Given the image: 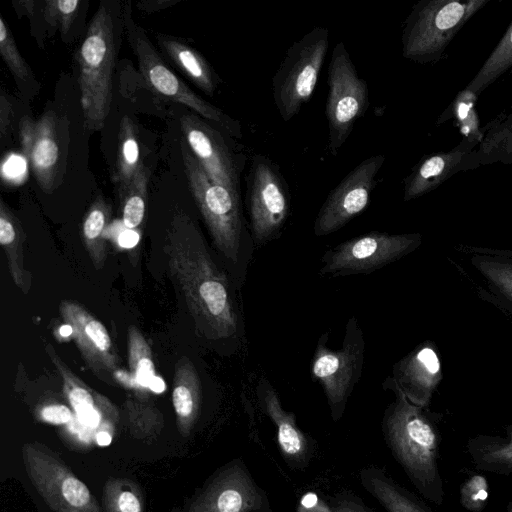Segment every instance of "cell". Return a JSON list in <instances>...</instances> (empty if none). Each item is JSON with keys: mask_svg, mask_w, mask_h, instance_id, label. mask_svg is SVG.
I'll use <instances>...</instances> for the list:
<instances>
[{"mask_svg": "<svg viewBox=\"0 0 512 512\" xmlns=\"http://www.w3.org/2000/svg\"><path fill=\"white\" fill-rule=\"evenodd\" d=\"M119 507L122 512H140V504L131 492H123L119 497Z\"/></svg>", "mask_w": 512, "mask_h": 512, "instance_id": "60d3db41", "label": "cell"}, {"mask_svg": "<svg viewBox=\"0 0 512 512\" xmlns=\"http://www.w3.org/2000/svg\"><path fill=\"white\" fill-rule=\"evenodd\" d=\"M396 401L386 410L383 434L388 448L410 482L427 500L442 505L444 485L439 467L441 437L423 407L395 387Z\"/></svg>", "mask_w": 512, "mask_h": 512, "instance_id": "7a4b0ae2", "label": "cell"}, {"mask_svg": "<svg viewBox=\"0 0 512 512\" xmlns=\"http://www.w3.org/2000/svg\"><path fill=\"white\" fill-rule=\"evenodd\" d=\"M59 312L86 365L102 381L113 383L120 360L106 327L75 301L62 300Z\"/></svg>", "mask_w": 512, "mask_h": 512, "instance_id": "9a60e30c", "label": "cell"}, {"mask_svg": "<svg viewBox=\"0 0 512 512\" xmlns=\"http://www.w3.org/2000/svg\"><path fill=\"white\" fill-rule=\"evenodd\" d=\"M96 441L100 446H107L111 443V436L107 432L101 431L97 434Z\"/></svg>", "mask_w": 512, "mask_h": 512, "instance_id": "f6af8a7d", "label": "cell"}, {"mask_svg": "<svg viewBox=\"0 0 512 512\" xmlns=\"http://www.w3.org/2000/svg\"><path fill=\"white\" fill-rule=\"evenodd\" d=\"M0 53L23 94L33 96L38 83L25 59L20 54L5 19L0 17Z\"/></svg>", "mask_w": 512, "mask_h": 512, "instance_id": "4dcf8cb0", "label": "cell"}, {"mask_svg": "<svg viewBox=\"0 0 512 512\" xmlns=\"http://www.w3.org/2000/svg\"><path fill=\"white\" fill-rule=\"evenodd\" d=\"M478 145L462 138L450 151L423 157L404 180V200L410 201L431 192L458 172L478 168Z\"/></svg>", "mask_w": 512, "mask_h": 512, "instance_id": "2e32d148", "label": "cell"}, {"mask_svg": "<svg viewBox=\"0 0 512 512\" xmlns=\"http://www.w3.org/2000/svg\"><path fill=\"white\" fill-rule=\"evenodd\" d=\"M247 206L255 242L276 237L290 212L291 195L279 166L263 154H254L246 177Z\"/></svg>", "mask_w": 512, "mask_h": 512, "instance_id": "9c48e42d", "label": "cell"}, {"mask_svg": "<svg viewBox=\"0 0 512 512\" xmlns=\"http://www.w3.org/2000/svg\"><path fill=\"white\" fill-rule=\"evenodd\" d=\"M46 352L58 371L64 393L77 414L94 408V397L91 389L67 366L54 347L46 344Z\"/></svg>", "mask_w": 512, "mask_h": 512, "instance_id": "d6a6232c", "label": "cell"}, {"mask_svg": "<svg viewBox=\"0 0 512 512\" xmlns=\"http://www.w3.org/2000/svg\"><path fill=\"white\" fill-rule=\"evenodd\" d=\"M12 105L4 93L0 96V132L4 137L11 122Z\"/></svg>", "mask_w": 512, "mask_h": 512, "instance_id": "f35d334b", "label": "cell"}, {"mask_svg": "<svg viewBox=\"0 0 512 512\" xmlns=\"http://www.w3.org/2000/svg\"><path fill=\"white\" fill-rule=\"evenodd\" d=\"M506 511L512 512V500L507 504Z\"/></svg>", "mask_w": 512, "mask_h": 512, "instance_id": "bcb514c9", "label": "cell"}, {"mask_svg": "<svg viewBox=\"0 0 512 512\" xmlns=\"http://www.w3.org/2000/svg\"><path fill=\"white\" fill-rule=\"evenodd\" d=\"M505 430V438L478 435L468 440L466 450L477 470L500 475L512 473V425Z\"/></svg>", "mask_w": 512, "mask_h": 512, "instance_id": "7402d4cb", "label": "cell"}, {"mask_svg": "<svg viewBox=\"0 0 512 512\" xmlns=\"http://www.w3.org/2000/svg\"><path fill=\"white\" fill-rule=\"evenodd\" d=\"M262 396L264 411L276 427L284 459L294 468L306 467L315 452V441L297 426L295 415L282 408L278 394L269 383L265 384Z\"/></svg>", "mask_w": 512, "mask_h": 512, "instance_id": "ac0fdd59", "label": "cell"}, {"mask_svg": "<svg viewBox=\"0 0 512 512\" xmlns=\"http://www.w3.org/2000/svg\"><path fill=\"white\" fill-rule=\"evenodd\" d=\"M329 47V31L317 26L295 41L272 78L275 106L285 122L312 97Z\"/></svg>", "mask_w": 512, "mask_h": 512, "instance_id": "8992f818", "label": "cell"}, {"mask_svg": "<svg viewBox=\"0 0 512 512\" xmlns=\"http://www.w3.org/2000/svg\"><path fill=\"white\" fill-rule=\"evenodd\" d=\"M123 17L127 40L137 58L140 72L150 88L161 96L188 106L202 118L215 123L227 135L241 138V126L237 120L199 97L169 69L145 30L132 18L130 2H123Z\"/></svg>", "mask_w": 512, "mask_h": 512, "instance_id": "5b68a950", "label": "cell"}, {"mask_svg": "<svg viewBox=\"0 0 512 512\" xmlns=\"http://www.w3.org/2000/svg\"><path fill=\"white\" fill-rule=\"evenodd\" d=\"M185 144L208 177L216 184L240 194V177L246 156L220 129L195 114L180 118Z\"/></svg>", "mask_w": 512, "mask_h": 512, "instance_id": "8fae6325", "label": "cell"}, {"mask_svg": "<svg viewBox=\"0 0 512 512\" xmlns=\"http://www.w3.org/2000/svg\"><path fill=\"white\" fill-rule=\"evenodd\" d=\"M512 67V22L494 50L465 89L480 95Z\"/></svg>", "mask_w": 512, "mask_h": 512, "instance_id": "f1b7e54d", "label": "cell"}, {"mask_svg": "<svg viewBox=\"0 0 512 512\" xmlns=\"http://www.w3.org/2000/svg\"><path fill=\"white\" fill-rule=\"evenodd\" d=\"M477 98L476 94L464 88L456 95L443 115L448 114V119L453 117L456 120L463 138L480 143L483 132L475 108Z\"/></svg>", "mask_w": 512, "mask_h": 512, "instance_id": "836d02e7", "label": "cell"}, {"mask_svg": "<svg viewBox=\"0 0 512 512\" xmlns=\"http://www.w3.org/2000/svg\"><path fill=\"white\" fill-rule=\"evenodd\" d=\"M363 488L387 512H433L416 495L376 466H367L359 473Z\"/></svg>", "mask_w": 512, "mask_h": 512, "instance_id": "ffe728a7", "label": "cell"}, {"mask_svg": "<svg viewBox=\"0 0 512 512\" xmlns=\"http://www.w3.org/2000/svg\"><path fill=\"white\" fill-rule=\"evenodd\" d=\"M124 31L123 2L101 1L76 54L88 130H100L110 112L114 67Z\"/></svg>", "mask_w": 512, "mask_h": 512, "instance_id": "3957f363", "label": "cell"}, {"mask_svg": "<svg viewBox=\"0 0 512 512\" xmlns=\"http://www.w3.org/2000/svg\"><path fill=\"white\" fill-rule=\"evenodd\" d=\"M483 137L476 148L480 166L512 164V108L482 128Z\"/></svg>", "mask_w": 512, "mask_h": 512, "instance_id": "d4e9b609", "label": "cell"}, {"mask_svg": "<svg viewBox=\"0 0 512 512\" xmlns=\"http://www.w3.org/2000/svg\"><path fill=\"white\" fill-rule=\"evenodd\" d=\"M487 3V0L418 1L404 22L403 57L420 64L438 61L459 30Z\"/></svg>", "mask_w": 512, "mask_h": 512, "instance_id": "277c9868", "label": "cell"}, {"mask_svg": "<svg viewBox=\"0 0 512 512\" xmlns=\"http://www.w3.org/2000/svg\"><path fill=\"white\" fill-rule=\"evenodd\" d=\"M201 396V381L188 357H181L175 364L172 401L181 419L193 416Z\"/></svg>", "mask_w": 512, "mask_h": 512, "instance_id": "484cf974", "label": "cell"}, {"mask_svg": "<svg viewBox=\"0 0 512 512\" xmlns=\"http://www.w3.org/2000/svg\"><path fill=\"white\" fill-rule=\"evenodd\" d=\"M163 251L171 277L184 296L197 331L209 339L230 337L237 317L226 276L213 261L195 222L177 212L166 230Z\"/></svg>", "mask_w": 512, "mask_h": 512, "instance_id": "6da1fadb", "label": "cell"}, {"mask_svg": "<svg viewBox=\"0 0 512 512\" xmlns=\"http://www.w3.org/2000/svg\"><path fill=\"white\" fill-rule=\"evenodd\" d=\"M41 417L53 424H64L72 419V413L65 405L53 404L45 406L41 410Z\"/></svg>", "mask_w": 512, "mask_h": 512, "instance_id": "74e56055", "label": "cell"}, {"mask_svg": "<svg viewBox=\"0 0 512 512\" xmlns=\"http://www.w3.org/2000/svg\"><path fill=\"white\" fill-rule=\"evenodd\" d=\"M472 264L483 277L512 302V252L473 248Z\"/></svg>", "mask_w": 512, "mask_h": 512, "instance_id": "4316f807", "label": "cell"}, {"mask_svg": "<svg viewBox=\"0 0 512 512\" xmlns=\"http://www.w3.org/2000/svg\"><path fill=\"white\" fill-rule=\"evenodd\" d=\"M384 161L383 154L364 159L330 191L315 220L316 236L339 230L366 209Z\"/></svg>", "mask_w": 512, "mask_h": 512, "instance_id": "4fadbf2b", "label": "cell"}, {"mask_svg": "<svg viewBox=\"0 0 512 512\" xmlns=\"http://www.w3.org/2000/svg\"><path fill=\"white\" fill-rule=\"evenodd\" d=\"M140 234L133 230L124 231L119 237V243L123 247H133L137 244Z\"/></svg>", "mask_w": 512, "mask_h": 512, "instance_id": "7bdbcfd3", "label": "cell"}, {"mask_svg": "<svg viewBox=\"0 0 512 512\" xmlns=\"http://www.w3.org/2000/svg\"><path fill=\"white\" fill-rule=\"evenodd\" d=\"M80 422L88 427H97L100 422V415L98 411L93 408L77 414Z\"/></svg>", "mask_w": 512, "mask_h": 512, "instance_id": "b9f144b4", "label": "cell"}, {"mask_svg": "<svg viewBox=\"0 0 512 512\" xmlns=\"http://www.w3.org/2000/svg\"><path fill=\"white\" fill-rule=\"evenodd\" d=\"M419 234L370 232L345 241L329 251L322 274L368 273L393 262L420 243Z\"/></svg>", "mask_w": 512, "mask_h": 512, "instance_id": "7c38bea8", "label": "cell"}, {"mask_svg": "<svg viewBox=\"0 0 512 512\" xmlns=\"http://www.w3.org/2000/svg\"><path fill=\"white\" fill-rule=\"evenodd\" d=\"M363 358L364 340L355 318L347 324L341 349H328L323 339L318 343L311 372L324 389L335 422L343 415L347 399L360 376Z\"/></svg>", "mask_w": 512, "mask_h": 512, "instance_id": "30bf717a", "label": "cell"}, {"mask_svg": "<svg viewBox=\"0 0 512 512\" xmlns=\"http://www.w3.org/2000/svg\"><path fill=\"white\" fill-rule=\"evenodd\" d=\"M159 49L167 59L205 94L213 96L221 79L205 57L180 38L157 33Z\"/></svg>", "mask_w": 512, "mask_h": 512, "instance_id": "d6986e66", "label": "cell"}, {"mask_svg": "<svg viewBox=\"0 0 512 512\" xmlns=\"http://www.w3.org/2000/svg\"><path fill=\"white\" fill-rule=\"evenodd\" d=\"M143 164L137 127L130 117L124 116L119 127L116 165L112 176L119 197L129 187Z\"/></svg>", "mask_w": 512, "mask_h": 512, "instance_id": "603a6c76", "label": "cell"}, {"mask_svg": "<svg viewBox=\"0 0 512 512\" xmlns=\"http://www.w3.org/2000/svg\"><path fill=\"white\" fill-rule=\"evenodd\" d=\"M25 232L10 207L0 199V244L7 258L13 282L27 293L31 286V274L25 267Z\"/></svg>", "mask_w": 512, "mask_h": 512, "instance_id": "44dd1931", "label": "cell"}, {"mask_svg": "<svg viewBox=\"0 0 512 512\" xmlns=\"http://www.w3.org/2000/svg\"><path fill=\"white\" fill-rule=\"evenodd\" d=\"M489 485L481 474H471L460 486V503L469 512H481L487 505Z\"/></svg>", "mask_w": 512, "mask_h": 512, "instance_id": "e575fe53", "label": "cell"}, {"mask_svg": "<svg viewBox=\"0 0 512 512\" xmlns=\"http://www.w3.org/2000/svg\"><path fill=\"white\" fill-rule=\"evenodd\" d=\"M127 353L133 380L141 387H149L156 376L153 355L144 335L134 325L127 331Z\"/></svg>", "mask_w": 512, "mask_h": 512, "instance_id": "1f68e13d", "label": "cell"}, {"mask_svg": "<svg viewBox=\"0 0 512 512\" xmlns=\"http://www.w3.org/2000/svg\"><path fill=\"white\" fill-rule=\"evenodd\" d=\"M21 146L41 189L52 193L64 168L62 120L52 111L37 121L23 117L19 124Z\"/></svg>", "mask_w": 512, "mask_h": 512, "instance_id": "5bb4252c", "label": "cell"}, {"mask_svg": "<svg viewBox=\"0 0 512 512\" xmlns=\"http://www.w3.org/2000/svg\"><path fill=\"white\" fill-rule=\"evenodd\" d=\"M149 388L151 390H153L154 392L156 393H160V392H163L164 389H165V384L163 382V380L157 376H155L151 382H150V385H149Z\"/></svg>", "mask_w": 512, "mask_h": 512, "instance_id": "ee69618b", "label": "cell"}, {"mask_svg": "<svg viewBox=\"0 0 512 512\" xmlns=\"http://www.w3.org/2000/svg\"><path fill=\"white\" fill-rule=\"evenodd\" d=\"M110 216V206L99 196L88 208L81 224V238L96 269H101L106 261V232Z\"/></svg>", "mask_w": 512, "mask_h": 512, "instance_id": "cb8c5ba5", "label": "cell"}, {"mask_svg": "<svg viewBox=\"0 0 512 512\" xmlns=\"http://www.w3.org/2000/svg\"><path fill=\"white\" fill-rule=\"evenodd\" d=\"M65 499L73 506L80 507L89 501L88 488L75 478H67L62 484Z\"/></svg>", "mask_w": 512, "mask_h": 512, "instance_id": "8d00e7d4", "label": "cell"}, {"mask_svg": "<svg viewBox=\"0 0 512 512\" xmlns=\"http://www.w3.org/2000/svg\"><path fill=\"white\" fill-rule=\"evenodd\" d=\"M149 175V169L143 164L129 187L119 197L124 226L139 234L146 216Z\"/></svg>", "mask_w": 512, "mask_h": 512, "instance_id": "f546056e", "label": "cell"}, {"mask_svg": "<svg viewBox=\"0 0 512 512\" xmlns=\"http://www.w3.org/2000/svg\"><path fill=\"white\" fill-rule=\"evenodd\" d=\"M396 388L413 404L425 407L441 379V363L430 344H423L395 365Z\"/></svg>", "mask_w": 512, "mask_h": 512, "instance_id": "e0dca14e", "label": "cell"}, {"mask_svg": "<svg viewBox=\"0 0 512 512\" xmlns=\"http://www.w3.org/2000/svg\"><path fill=\"white\" fill-rule=\"evenodd\" d=\"M87 4L84 0L42 1L45 31L58 30L64 42L73 41L77 26L83 23Z\"/></svg>", "mask_w": 512, "mask_h": 512, "instance_id": "83f0119b", "label": "cell"}, {"mask_svg": "<svg viewBox=\"0 0 512 512\" xmlns=\"http://www.w3.org/2000/svg\"><path fill=\"white\" fill-rule=\"evenodd\" d=\"M178 2V0H145L138 2L137 7L146 13H153L169 8Z\"/></svg>", "mask_w": 512, "mask_h": 512, "instance_id": "ab89813d", "label": "cell"}, {"mask_svg": "<svg viewBox=\"0 0 512 512\" xmlns=\"http://www.w3.org/2000/svg\"><path fill=\"white\" fill-rule=\"evenodd\" d=\"M328 96L325 115L328 122L329 152L336 156L350 136L356 121L369 107L368 85L359 77L342 41L336 43L328 65Z\"/></svg>", "mask_w": 512, "mask_h": 512, "instance_id": "ba28073f", "label": "cell"}, {"mask_svg": "<svg viewBox=\"0 0 512 512\" xmlns=\"http://www.w3.org/2000/svg\"><path fill=\"white\" fill-rule=\"evenodd\" d=\"M191 193L220 252L238 258L243 233L240 194L214 183L184 142L180 145Z\"/></svg>", "mask_w": 512, "mask_h": 512, "instance_id": "52a82bcc", "label": "cell"}, {"mask_svg": "<svg viewBox=\"0 0 512 512\" xmlns=\"http://www.w3.org/2000/svg\"><path fill=\"white\" fill-rule=\"evenodd\" d=\"M328 506L330 512H373L350 491H342L334 496Z\"/></svg>", "mask_w": 512, "mask_h": 512, "instance_id": "d590c367", "label": "cell"}]
</instances>
